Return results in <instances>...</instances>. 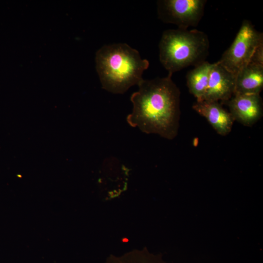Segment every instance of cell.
I'll list each match as a JSON object with an SVG mask.
<instances>
[{
  "instance_id": "1",
  "label": "cell",
  "mask_w": 263,
  "mask_h": 263,
  "mask_svg": "<svg viewBox=\"0 0 263 263\" xmlns=\"http://www.w3.org/2000/svg\"><path fill=\"white\" fill-rule=\"evenodd\" d=\"M164 77L142 79L131 100L132 113L127 117L129 124L146 133H156L167 139L177 135L180 116V92L172 80Z\"/></svg>"
},
{
  "instance_id": "2",
  "label": "cell",
  "mask_w": 263,
  "mask_h": 263,
  "mask_svg": "<svg viewBox=\"0 0 263 263\" xmlns=\"http://www.w3.org/2000/svg\"><path fill=\"white\" fill-rule=\"evenodd\" d=\"M95 61L102 88L115 94L138 85L149 66L137 50L123 43L103 46L96 53Z\"/></svg>"
},
{
  "instance_id": "3",
  "label": "cell",
  "mask_w": 263,
  "mask_h": 263,
  "mask_svg": "<svg viewBox=\"0 0 263 263\" xmlns=\"http://www.w3.org/2000/svg\"><path fill=\"white\" fill-rule=\"evenodd\" d=\"M209 42L204 32L178 28L165 31L159 44V60L169 74L205 61Z\"/></svg>"
},
{
  "instance_id": "4",
  "label": "cell",
  "mask_w": 263,
  "mask_h": 263,
  "mask_svg": "<svg viewBox=\"0 0 263 263\" xmlns=\"http://www.w3.org/2000/svg\"><path fill=\"white\" fill-rule=\"evenodd\" d=\"M263 42V34L244 20L229 47L218 62L234 75L250 61L256 48Z\"/></svg>"
},
{
  "instance_id": "5",
  "label": "cell",
  "mask_w": 263,
  "mask_h": 263,
  "mask_svg": "<svg viewBox=\"0 0 263 263\" xmlns=\"http://www.w3.org/2000/svg\"><path fill=\"white\" fill-rule=\"evenodd\" d=\"M206 0H160L157 1L158 18L164 22L187 29L197 26L202 18Z\"/></svg>"
},
{
  "instance_id": "6",
  "label": "cell",
  "mask_w": 263,
  "mask_h": 263,
  "mask_svg": "<svg viewBox=\"0 0 263 263\" xmlns=\"http://www.w3.org/2000/svg\"><path fill=\"white\" fill-rule=\"evenodd\" d=\"M234 121L250 127L263 116V105L260 94H234L225 102Z\"/></svg>"
},
{
  "instance_id": "7",
  "label": "cell",
  "mask_w": 263,
  "mask_h": 263,
  "mask_svg": "<svg viewBox=\"0 0 263 263\" xmlns=\"http://www.w3.org/2000/svg\"><path fill=\"white\" fill-rule=\"evenodd\" d=\"M235 80V75L218 61L212 63L204 100L225 103L234 94Z\"/></svg>"
},
{
  "instance_id": "8",
  "label": "cell",
  "mask_w": 263,
  "mask_h": 263,
  "mask_svg": "<svg viewBox=\"0 0 263 263\" xmlns=\"http://www.w3.org/2000/svg\"><path fill=\"white\" fill-rule=\"evenodd\" d=\"M192 109L204 117L219 134L225 136L231 132L234 120L219 102L196 101Z\"/></svg>"
},
{
  "instance_id": "9",
  "label": "cell",
  "mask_w": 263,
  "mask_h": 263,
  "mask_svg": "<svg viewBox=\"0 0 263 263\" xmlns=\"http://www.w3.org/2000/svg\"><path fill=\"white\" fill-rule=\"evenodd\" d=\"M263 88V65L249 62L236 75L234 94H260Z\"/></svg>"
},
{
  "instance_id": "10",
  "label": "cell",
  "mask_w": 263,
  "mask_h": 263,
  "mask_svg": "<svg viewBox=\"0 0 263 263\" xmlns=\"http://www.w3.org/2000/svg\"><path fill=\"white\" fill-rule=\"evenodd\" d=\"M212 64L205 61L195 66L187 75V84L189 93L197 101L204 100Z\"/></svg>"
},
{
  "instance_id": "11",
  "label": "cell",
  "mask_w": 263,
  "mask_h": 263,
  "mask_svg": "<svg viewBox=\"0 0 263 263\" xmlns=\"http://www.w3.org/2000/svg\"><path fill=\"white\" fill-rule=\"evenodd\" d=\"M105 263H165L161 254H155L147 249L133 250L117 256L111 255Z\"/></svg>"
},
{
  "instance_id": "12",
  "label": "cell",
  "mask_w": 263,
  "mask_h": 263,
  "mask_svg": "<svg viewBox=\"0 0 263 263\" xmlns=\"http://www.w3.org/2000/svg\"><path fill=\"white\" fill-rule=\"evenodd\" d=\"M249 62L263 65V42L256 48Z\"/></svg>"
}]
</instances>
